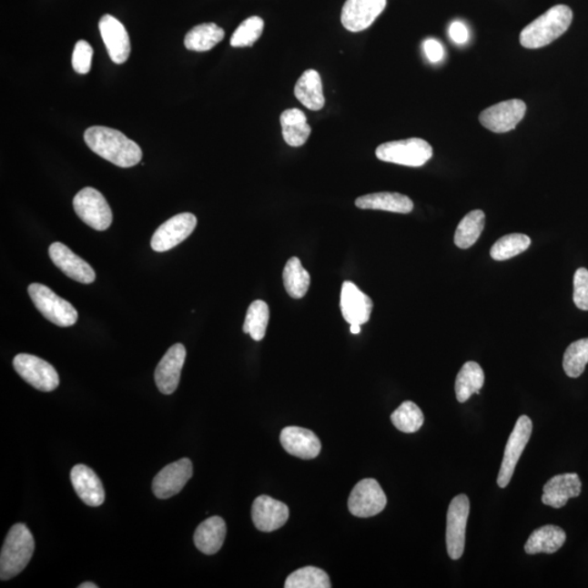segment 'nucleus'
I'll return each instance as SVG.
<instances>
[{
    "instance_id": "6",
    "label": "nucleus",
    "mask_w": 588,
    "mask_h": 588,
    "mask_svg": "<svg viewBox=\"0 0 588 588\" xmlns=\"http://www.w3.org/2000/svg\"><path fill=\"white\" fill-rule=\"evenodd\" d=\"M79 218L97 231L107 230L113 223V212L106 198L94 188H85L74 198Z\"/></svg>"
},
{
    "instance_id": "8",
    "label": "nucleus",
    "mask_w": 588,
    "mask_h": 588,
    "mask_svg": "<svg viewBox=\"0 0 588 588\" xmlns=\"http://www.w3.org/2000/svg\"><path fill=\"white\" fill-rule=\"evenodd\" d=\"M532 431V423L529 416H520L509 437L506 449H504L502 468L497 480L499 487L506 488L512 481L515 467H517L519 460L531 440Z\"/></svg>"
},
{
    "instance_id": "28",
    "label": "nucleus",
    "mask_w": 588,
    "mask_h": 588,
    "mask_svg": "<svg viewBox=\"0 0 588 588\" xmlns=\"http://www.w3.org/2000/svg\"><path fill=\"white\" fill-rule=\"evenodd\" d=\"M225 31L215 24H203L194 26L188 32L185 46L188 51L208 52L224 40Z\"/></svg>"
},
{
    "instance_id": "22",
    "label": "nucleus",
    "mask_w": 588,
    "mask_h": 588,
    "mask_svg": "<svg viewBox=\"0 0 588 588\" xmlns=\"http://www.w3.org/2000/svg\"><path fill=\"white\" fill-rule=\"evenodd\" d=\"M71 482L77 496L90 507H98L105 502V491L96 471L85 464H77L71 471Z\"/></svg>"
},
{
    "instance_id": "32",
    "label": "nucleus",
    "mask_w": 588,
    "mask_h": 588,
    "mask_svg": "<svg viewBox=\"0 0 588 588\" xmlns=\"http://www.w3.org/2000/svg\"><path fill=\"white\" fill-rule=\"evenodd\" d=\"M269 321V308L262 299H257L248 309L243 331L255 341L264 340Z\"/></svg>"
},
{
    "instance_id": "17",
    "label": "nucleus",
    "mask_w": 588,
    "mask_h": 588,
    "mask_svg": "<svg viewBox=\"0 0 588 588\" xmlns=\"http://www.w3.org/2000/svg\"><path fill=\"white\" fill-rule=\"evenodd\" d=\"M187 350L181 343L168 349L155 370V381L164 395H171L179 385L181 370L185 364Z\"/></svg>"
},
{
    "instance_id": "2",
    "label": "nucleus",
    "mask_w": 588,
    "mask_h": 588,
    "mask_svg": "<svg viewBox=\"0 0 588 588\" xmlns=\"http://www.w3.org/2000/svg\"><path fill=\"white\" fill-rule=\"evenodd\" d=\"M573 13L568 5H557L524 27L520 43L525 48L537 49L549 46L568 31Z\"/></svg>"
},
{
    "instance_id": "14",
    "label": "nucleus",
    "mask_w": 588,
    "mask_h": 588,
    "mask_svg": "<svg viewBox=\"0 0 588 588\" xmlns=\"http://www.w3.org/2000/svg\"><path fill=\"white\" fill-rule=\"evenodd\" d=\"M193 475L190 460L181 459L165 467L155 476L153 492L158 499H169L179 493Z\"/></svg>"
},
{
    "instance_id": "36",
    "label": "nucleus",
    "mask_w": 588,
    "mask_h": 588,
    "mask_svg": "<svg viewBox=\"0 0 588 588\" xmlns=\"http://www.w3.org/2000/svg\"><path fill=\"white\" fill-rule=\"evenodd\" d=\"M588 363V338L580 340L568 347L563 355V370L571 379H578L584 373Z\"/></svg>"
},
{
    "instance_id": "41",
    "label": "nucleus",
    "mask_w": 588,
    "mask_h": 588,
    "mask_svg": "<svg viewBox=\"0 0 588 588\" xmlns=\"http://www.w3.org/2000/svg\"><path fill=\"white\" fill-rule=\"evenodd\" d=\"M449 35H451V40L454 43L459 44V46H462V44L467 43L470 36L467 25L462 24L461 21H454L453 24H451V27H449Z\"/></svg>"
},
{
    "instance_id": "15",
    "label": "nucleus",
    "mask_w": 588,
    "mask_h": 588,
    "mask_svg": "<svg viewBox=\"0 0 588 588\" xmlns=\"http://www.w3.org/2000/svg\"><path fill=\"white\" fill-rule=\"evenodd\" d=\"M48 251L53 263L69 279L85 285H90L96 281V274L92 266L77 257L64 243H53Z\"/></svg>"
},
{
    "instance_id": "29",
    "label": "nucleus",
    "mask_w": 588,
    "mask_h": 588,
    "mask_svg": "<svg viewBox=\"0 0 588 588\" xmlns=\"http://www.w3.org/2000/svg\"><path fill=\"white\" fill-rule=\"evenodd\" d=\"M485 375L480 364L467 362L460 370L456 380V395L458 401L463 403L468 401L471 395L479 393L484 386Z\"/></svg>"
},
{
    "instance_id": "23",
    "label": "nucleus",
    "mask_w": 588,
    "mask_h": 588,
    "mask_svg": "<svg viewBox=\"0 0 588 588\" xmlns=\"http://www.w3.org/2000/svg\"><path fill=\"white\" fill-rule=\"evenodd\" d=\"M360 209L386 210V212L409 214L414 208L412 199L400 193L380 192L360 197L355 201Z\"/></svg>"
},
{
    "instance_id": "39",
    "label": "nucleus",
    "mask_w": 588,
    "mask_h": 588,
    "mask_svg": "<svg viewBox=\"0 0 588 588\" xmlns=\"http://www.w3.org/2000/svg\"><path fill=\"white\" fill-rule=\"evenodd\" d=\"M573 301L576 308L588 310V270L584 268L575 271L573 279Z\"/></svg>"
},
{
    "instance_id": "30",
    "label": "nucleus",
    "mask_w": 588,
    "mask_h": 588,
    "mask_svg": "<svg viewBox=\"0 0 588 588\" xmlns=\"http://www.w3.org/2000/svg\"><path fill=\"white\" fill-rule=\"evenodd\" d=\"M485 223L486 216L481 209L471 210L465 215L464 218L460 221L456 235H454L456 246L462 249L474 246L485 228Z\"/></svg>"
},
{
    "instance_id": "11",
    "label": "nucleus",
    "mask_w": 588,
    "mask_h": 588,
    "mask_svg": "<svg viewBox=\"0 0 588 588\" xmlns=\"http://www.w3.org/2000/svg\"><path fill=\"white\" fill-rule=\"evenodd\" d=\"M198 219L191 213L174 216L158 227L152 237L151 247L155 252H167L191 236L197 228Z\"/></svg>"
},
{
    "instance_id": "33",
    "label": "nucleus",
    "mask_w": 588,
    "mask_h": 588,
    "mask_svg": "<svg viewBox=\"0 0 588 588\" xmlns=\"http://www.w3.org/2000/svg\"><path fill=\"white\" fill-rule=\"evenodd\" d=\"M286 588H330L329 574L324 570L315 567H305L294 571L285 583Z\"/></svg>"
},
{
    "instance_id": "38",
    "label": "nucleus",
    "mask_w": 588,
    "mask_h": 588,
    "mask_svg": "<svg viewBox=\"0 0 588 588\" xmlns=\"http://www.w3.org/2000/svg\"><path fill=\"white\" fill-rule=\"evenodd\" d=\"M93 58V48L85 40L76 44L74 54H72V66L79 75H86L91 70Z\"/></svg>"
},
{
    "instance_id": "27",
    "label": "nucleus",
    "mask_w": 588,
    "mask_h": 588,
    "mask_svg": "<svg viewBox=\"0 0 588 588\" xmlns=\"http://www.w3.org/2000/svg\"><path fill=\"white\" fill-rule=\"evenodd\" d=\"M280 124L284 140L293 147L304 146L312 132L307 116L298 108L285 110L280 116Z\"/></svg>"
},
{
    "instance_id": "20",
    "label": "nucleus",
    "mask_w": 588,
    "mask_h": 588,
    "mask_svg": "<svg viewBox=\"0 0 588 588\" xmlns=\"http://www.w3.org/2000/svg\"><path fill=\"white\" fill-rule=\"evenodd\" d=\"M280 442L288 453L303 460L318 457L321 449L320 441L312 431L298 426L282 430Z\"/></svg>"
},
{
    "instance_id": "4",
    "label": "nucleus",
    "mask_w": 588,
    "mask_h": 588,
    "mask_svg": "<svg viewBox=\"0 0 588 588\" xmlns=\"http://www.w3.org/2000/svg\"><path fill=\"white\" fill-rule=\"evenodd\" d=\"M432 147L423 138L411 137L407 140L380 144L376 149V157L381 162L409 167H421L432 157Z\"/></svg>"
},
{
    "instance_id": "16",
    "label": "nucleus",
    "mask_w": 588,
    "mask_h": 588,
    "mask_svg": "<svg viewBox=\"0 0 588 588\" xmlns=\"http://www.w3.org/2000/svg\"><path fill=\"white\" fill-rule=\"evenodd\" d=\"M99 31L113 63L125 64L129 59L131 52L130 38L125 25L115 16L105 15L99 20Z\"/></svg>"
},
{
    "instance_id": "5",
    "label": "nucleus",
    "mask_w": 588,
    "mask_h": 588,
    "mask_svg": "<svg viewBox=\"0 0 588 588\" xmlns=\"http://www.w3.org/2000/svg\"><path fill=\"white\" fill-rule=\"evenodd\" d=\"M27 291L38 312L51 323L59 327H70L76 323V309L47 286L32 284Z\"/></svg>"
},
{
    "instance_id": "34",
    "label": "nucleus",
    "mask_w": 588,
    "mask_h": 588,
    "mask_svg": "<svg viewBox=\"0 0 588 588\" xmlns=\"http://www.w3.org/2000/svg\"><path fill=\"white\" fill-rule=\"evenodd\" d=\"M531 238L523 234L504 236L493 244L491 257L495 260H507L523 253L531 246Z\"/></svg>"
},
{
    "instance_id": "31",
    "label": "nucleus",
    "mask_w": 588,
    "mask_h": 588,
    "mask_svg": "<svg viewBox=\"0 0 588 588\" xmlns=\"http://www.w3.org/2000/svg\"><path fill=\"white\" fill-rule=\"evenodd\" d=\"M282 277L286 290L291 298L298 299L305 297L310 285V276L303 268L301 260L298 258L288 260Z\"/></svg>"
},
{
    "instance_id": "42",
    "label": "nucleus",
    "mask_w": 588,
    "mask_h": 588,
    "mask_svg": "<svg viewBox=\"0 0 588 588\" xmlns=\"http://www.w3.org/2000/svg\"><path fill=\"white\" fill-rule=\"evenodd\" d=\"M351 332L354 335H359L360 332V325L358 324H352L351 325Z\"/></svg>"
},
{
    "instance_id": "25",
    "label": "nucleus",
    "mask_w": 588,
    "mask_h": 588,
    "mask_svg": "<svg viewBox=\"0 0 588 588\" xmlns=\"http://www.w3.org/2000/svg\"><path fill=\"white\" fill-rule=\"evenodd\" d=\"M294 96L308 109L316 112L323 108L325 97L319 72L313 69L305 71L294 87Z\"/></svg>"
},
{
    "instance_id": "3",
    "label": "nucleus",
    "mask_w": 588,
    "mask_h": 588,
    "mask_svg": "<svg viewBox=\"0 0 588 588\" xmlns=\"http://www.w3.org/2000/svg\"><path fill=\"white\" fill-rule=\"evenodd\" d=\"M35 542L24 523L10 529L0 554V579L8 581L22 573L31 562Z\"/></svg>"
},
{
    "instance_id": "9",
    "label": "nucleus",
    "mask_w": 588,
    "mask_h": 588,
    "mask_svg": "<svg viewBox=\"0 0 588 588\" xmlns=\"http://www.w3.org/2000/svg\"><path fill=\"white\" fill-rule=\"evenodd\" d=\"M469 515V498L465 495L454 497L448 509L446 532L448 554L453 560L461 558L464 553Z\"/></svg>"
},
{
    "instance_id": "19",
    "label": "nucleus",
    "mask_w": 588,
    "mask_h": 588,
    "mask_svg": "<svg viewBox=\"0 0 588 588\" xmlns=\"http://www.w3.org/2000/svg\"><path fill=\"white\" fill-rule=\"evenodd\" d=\"M373 301L369 296L359 289L351 281L342 285L340 309L343 319L347 323L363 325L368 323L373 310Z\"/></svg>"
},
{
    "instance_id": "21",
    "label": "nucleus",
    "mask_w": 588,
    "mask_h": 588,
    "mask_svg": "<svg viewBox=\"0 0 588 588\" xmlns=\"http://www.w3.org/2000/svg\"><path fill=\"white\" fill-rule=\"evenodd\" d=\"M542 503L553 508H563L569 499L580 496L582 482L576 473L553 476L543 486Z\"/></svg>"
},
{
    "instance_id": "13",
    "label": "nucleus",
    "mask_w": 588,
    "mask_h": 588,
    "mask_svg": "<svg viewBox=\"0 0 588 588\" xmlns=\"http://www.w3.org/2000/svg\"><path fill=\"white\" fill-rule=\"evenodd\" d=\"M386 5L387 0H347L342 8L341 24L350 32L369 29Z\"/></svg>"
},
{
    "instance_id": "40",
    "label": "nucleus",
    "mask_w": 588,
    "mask_h": 588,
    "mask_svg": "<svg viewBox=\"0 0 588 588\" xmlns=\"http://www.w3.org/2000/svg\"><path fill=\"white\" fill-rule=\"evenodd\" d=\"M424 53L427 59L432 64L441 63L445 56V49H443L442 44L434 40V38H429L423 44Z\"/></svg>"
},
{
    "instance_id": "37",
    "label": "nucleus",
    "mask_w": 588,
    "mask_h": 588,
    "mask_svg": "<svg viewBox=\"0 0 588 588\" xmlns=\"http://www.w3.org/2000/svg\"><path fill=\"white\" fill-rule=\"evenodd\" d=\"M264 30V21L259 16H249L244 20L234 35L231 36L230 46L232 47H248L254 46V43L262 35Z\"/></svg>"
},
{
    "instance_id": "26",
    "label": "nucleus",
    "mask_w": 588,
    "mask_h": 588,
    "mask_svg": "<svg viewBox=\"0 0 588 588\" xmlns=\"http://www.w3.org/2000/svg\"><path fill=\"white\" fill-rule=\"evenodd\" d=\"M567 541L565 532L556 525H545L532 532L525 543V552L529 554L554 553Z\"/></svg>"
},
{
    "instance_id": "35",
    "label": "nucleus",
    "mask_w": 588,
    "mask_h": 588,
    "mask_svg": "<svg viewBox=\"0 0 588 588\" xmlns=\"http://www.w3.org/2000/svg\"><path fill=\"white\" fill-rule=\"evenodd\" d=\"M391 421L399 431L407 432V434H413L424 424V414L414 402L404 401L391 414Z\"/></svg>"
},
{
    "instance_id": "24",
    "label": "nucleus",
    "mask_w": 588,
    "mask_h": 588,
    "mask_svg": "<svg viewBox=\"0 0 588 588\" xmlns=\"http://www.w3.org/2000/svg\"><path fill=\"white\" fill-rule=\"evenodd\" d=\"M226 523L220 517L205 520L194 532V543L199 552L215 554L223 547L226 538Z\"/></svg>"
},
{
    "instance_id": "10",
    "label": "nucleus",
    "mask_w": 588,
    "mask_h": 588,
    "mask_svg": "<svg viewBox=\"0 0 588 588\" xmlns=\"http://www.w3.org/2000/svg\"><path fill=\"white\" fill-rule=\"evenodd\" d=\"M387 497L374 479H365L354 486L348 506L350 512L359 518L374 517L385 509Z\"/></svg>"
},
{
    "instance_id": "12",
    "label": "nucleus",
    "mask_w": 588,
    "mask_h": 588,
    "mask_svg": "<svg viewBox=\"0 0 588 588\" xmlns=\"http://www.w3.org/2000/svg\"><path fill=\"white\" fill-rule=\"evenodd\" d=\"M526 105L521 99H509L482 110L480 121L482 127L495 133L515 129L524 118Z\"/></svg>"
},
{
    "instance_id": "43",
    "label": "nucleus",
    "mask_w": 588,
    "mask_h": 588,
    "mask_svg": "<svg viewBox=\"0 0 588 588\" xmlns=\"http://www.w3.org/2000/svg\"><path fill=\"white\" fill-rule=\"evenodd\" d=\"M98 586L96 584L91 583V582H86V583H83L79 585V588H97Z\"/></svg>"
},
{
    "instance_id": "7",
    "label": "nucleus",
    "mask_w": 588,
    "mask_h": 588,
    "mask_svg": "<svg viewBox=\"0 0 588 588\" xmlns=\"http://www.w3.org/2000/svg\"><path fill=\"white\" fill-rule=\"evenodd\" d=\"M14 368L27 384L35 390L51 392L59 386V376L54 366L35 355L21 353L14 359Z\"/></svg>"
},
{
    "instance_id": "18",
    "label": "nucleus",
    "mask_w": 588,
    "mask_h": 588,
    "mask_svg": "<svg viewBox=\"0 0 588 588\" xmlns=\"http://www.w3.org/2000/svg\"><path fill=\"white\" fill-rule=\"evenodd\" d=\"M289 519V508L284 502L276 501L269 496H259L255 499L252 506V520L260 532H274L279 530Z\"/></svg>"
},
{
    "instance_id": "1",
    "label": "nucleus",
    "mask_w": 588,
    "mask_h": 588,
    "mask_svg": "<svg viewBox=\"0 0 588 588\" xmlns=\"http://www.w3.org/2000/svg\"><path fill=\"white\" fill-rule=\"evenodd\" d=\"M85 141L94 153L121 168L133 167L143 157L141 147L135 141L112 127H88Z\"/></svg>"
}]
</instances>
